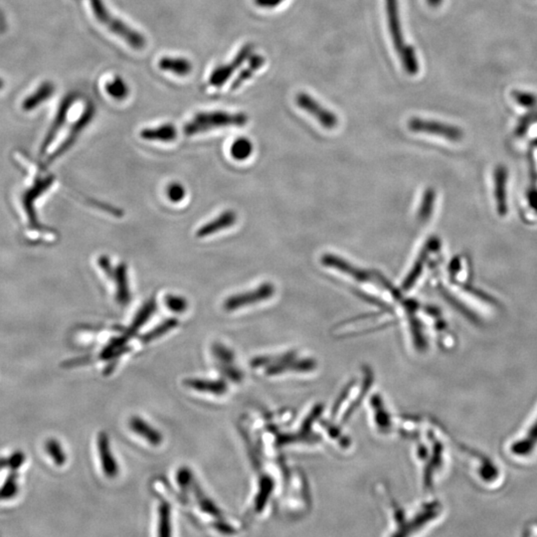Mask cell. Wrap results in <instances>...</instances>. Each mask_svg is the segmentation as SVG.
I'll return each instance as SVG.
<instances>
[{"label":"cell","instance_id":"22","mask_svg":"<svg viewBox=\"0 0 537 537\" xmlns=\"http://www.w3.org/2000/svg\"><path fill=\"white\" fill-rule=\"evenodd\" d=\"M158 67L160 70L174 73L181 77L190 74L193 71V64L190 61L179 57H163L158 61Z\"/></svg>","mask_w":537,"mask_h":537},{"label":"cell","instance_id":"15","mask_svg":"<svg viewBox=\"0 0 537 537\" xmlns=\"http://www.w3.org/2000/svg\"><path fill=\"white\" fill-rule=\"evenodd\" d=\"M321 264L328 268L337 270L345 275L351 277L354 280L365 283V281H372L373 277L370 272L366 270L358 268L354 266L351 263L347 261L344 258L337 256L333 254H325L321 257Z\"/></svg>","mask_w":537,"mask_h":537},{"label":"cell","instance_id":"8","mask_svg":"<svg viewBox=\"0 0 537 537\" xmlns=\"http://www.w3.org/2000/svg\"><path fill=\"white\" fill-rule=\"evenodd\" d=\"M275 293L276 288L274 287L273 284L264 283L254 290L249 291V292L231 295L224 302V309L227 312H234L250 306V305L266 302V300L271 299Z\"/></svg>","mask_w":537,"mask_h":537},{"label":"cell","instance_id":"35","mask_svg":"<svg viewBox=\"0 0 537 537\" xmlns=\"http://www.w3.org/2000/svg\"><path fill=\"white\" fill-rule=\"evenodd\" d=\"M25 458L23 452L16 451L8 458L0 459V468H7L11 470H18L25 462Z\"/></svg>","mask_w":537,"mask_h":537},{"label":"cell","instance_id":"31","mask_svg":"<svg viewBox=\"0 0 537 537\" xmlns=\"http://www.w3.org/2000/svg\"><path fill=\"white\" fill-rule=\"evenodd\" d=\"M46 451L58 467H62L67 461V456H66L65 452L63 451L62 446L55 439H49L47 441Z\"/></svg>","mask_w":537,"mask_h":537},{"label":"cell","instance_id":"32","mask_svg":"<svg viewBox=\"0 0 537 537\" xmlns=\"http://www.w3.org/2000/svg\"><path fill=\"white\" fill-rule=\"evenodd\" d=\"M197 498L198 505H200L202 512L211 515V517H215L216 519H222L223 515H222L221 510H220L219 508H217L216 505L210 498L201 494L200 491H198Z\"/></svg>","mask_w":537,"mask_h":537},{"label":"cell","instance_id":"2","mask_svg":"<svg viewBox=\"0 0 537 537\" xmlns=\"http://www.w3.org/2000/svg\"><path fill=\"white\" fill-rule=\"evenodd\" d=\"M247 122V115L243 113H227L224 111L202 112L186 123L183 132L186 136L193 137L222 127H244Z\"/></svg>","mask_w":537,"mask_h":537},{"label":"cell","instance_id":"41","mask_svg":"<svg viewBox=\"0 0 537 537\" xmlns=\"http://www.w3.org/2000/svg\"><path fill=\"white\" fill-rule=\"evenodd\" d=\"M220 369H221V372L227 376L231 382H240L241 380H242L243 375L242 373H241V371H239V369L237 368L229 366L228 363H222Z\"/></svg>","mask_w":537,"mask_h":537},{"label":"cell","instance_id":"36","mask_svg":"<svg viewBox=\"0 0 537 537\" xmlns=\"http://www.w3.org/2000/svg\"><path fill=\"white\" fill-rule=\"evenodd\" d=\"M165 305L170 311L181 314L186 312L188 307V302L181 295H167L165 297Z\"/></svg>","mask_w":537,"mask_h":537},{"label":"cell","instance_id":"13","mask_svg":"<svg viewBox=\"0 0 537 537\" xmlns=\"http://www.w3.org/2000/svg\"><path fill=\"white\" fill-rule=\"evenodd\" d=\"M76 100H77V96L74 93L68 94L67 96L64 97L62 102L59 105L58 110H57L55 118H54L53 122H52L50 127L45 136L43 143L41 144L42 155L49 150L51 144L55 141L56 137L58 136L59 132L62 130L66 120H67L68 113L74 105Z\"/></svg>","mask_w":537,"mask_h":537},{"label":"cell","instance_id":"33","mask_svg":"<svg viewBox=\"0 0 537 537\" xmlns=\"http://www.w3.org/2000/svg\"><path fill=\"white\" fill-rule=\"evenodd\" d=\"M449 267H450L449 271H450V274L455 281L461 273H463L468 277L470 276V268H468L470 266H468L467 258H454L453 261L451 262L450 266Z\"/></svg>","mask_w":537,"mask_h":537},{"label":"cell","instance_id":"11","mask_svg":"<svg viewBox=\"0 0 537 537\" xmlns=\"http://www.w3.org/2000/svg\"><path fill=\"white\" fill-rule=\"evenodd\" d=\"M254 49V44L247 43L244 45L242 48L239 50L237 55L234 57L233 60L230 63L219 66V67L213 71L209 77V85H211L213 87L223 86L230 79L234 72L238 70L248 59H250V57L253 55Z\"/></svg>","mask_w":537,"mask_h":537},{"label":"cell","instance_id":"42","mask_svg":"<svg viewBox=\"0 0 537 537\" xmlns=\"http://www.w3.org/2000/svg\"><path fill=\"white\" fill-rule=\"evenodd\" d=\"M213 527H214L217 531L224 534H233L234 532H235V529H234L232 525L227 524V522H224L222 519H219L218 522H215V524H213Z\"/></svg>","mask_w":537,"mask_h":537},{"label":"cell","instance_id":"3","mask_svg":"<svg viewBox=\"0 0 537 537\" xmlns=\"http://www.w3.org/2000/svg\"><path fill=\"white\" fill-rule=\"evenodd\" d=\"M90 6L97 20L105 26L113 34L117 35L125 43L136 50H141L146 46V39L141 33L136 32L131 26L125 25L120 18H115L106 8L103 0H89Z\"/></svg>","mask_w":537,"mask_h":537},{"label":"cell","instance_id":"27","mask_svg":"<svg viewBox=\"0 0 537 537\" xmlns=\"http://www.w3.org/2000/svg\"><path fill=\"white\" fill-rule=\"evenodd\" d=\"M105 89L106 94L117 101L125 100L130 94L127 83L120 77H115L111 81L106 82Z\"/></svg>","mask_w":537,"mask_h":537},{"label":"cell","instance_id":"26","mask_svg":"<svg viewBox=\"0 0 537 537\" xmlns=\"http://www.w3.org/2000/svg\"><path fill=\"white\" fill-rule=\"evenodd\" d=\"M177 326H179V321H177L176 319L172 318L167 319V321H163V323L156 326L153 330H151V331H148V333H146V335H144L143 337H141V342H144V344H150V342H153V340H158V338L162 337L163 335L169 333V331L174 330Z\"/></svg>","mask_w":537,"mask_h":537},{"label":"cell","instance_id":"38","mask_svg":"<svg viewBox=\"0 0 537 537\" xmlns=\"http://www.w3.org/2000/svg\"><path fill=\"white\" fill-rule=\"evenodd\" d=\"M167 197L174 203H179L186 197V188L179 182H172L167 189Z\"/></svg>","mask_w":537,"mask_h":537},{"label":"cell","instance_id":"1","mask_svg":"<svg viewBox=\"0 0 537 537\" xmlns=\"http://www.w3.org/2000/svg\"><path fill=\"white\" fill-rule=\"evenodd\" d=\"M385 4H386L388 26H389V32L395 50L398 54L404 70L409 75H416L419 72L420 66H419L415 50L411 45L406 43L405 38H404L401 20H400L398 0H385Z\"/></svg>","mask_w":537,"mask_h":537},{"label":"cell","instance_id":"28","mask_svg":"<svg viewBox=\"0 0 537 537\" xmlns=\"http://www.w3.org/2000/svg\"><path fill=\"white\" fill-rule=\"evenodd\" d=\"M253 144L249 139L238 138L232 144L230 153L232 158L236 160H246L253 153Z\"/></svg>","mask_w":537,"mask_h":537},{"label":"cell","instance_id":"29","mask_svg":"<svg viewBox=\"0 0 537 537\" xmlns=\"http://www.w3.org/2000/svg\"><path fill=\"white\" fill-rule=\"evenodd\" d=\"M522 209L524 210L525 218H529V221H533L537 218V188L531 189L525 194L522 201Z\"/></svg>","mask_w":537,"mask_h":537},{"label":"cell","instance_id":"30","mask_svg":"<svg viewBox=\"0 0 537 537\" xmlns=\"http://www.w3.org/2000/svg\"><path fill=\"white\" fill-rule=\"evenodd\" d=\"M18 474L16 470H11V474L0 487V501L11 500L18 494L19 491L18 484Z\"/></svg>","mask_w":537,"mask_h":537},{"label":"cell","instance_id":"43","mask_svg":"<svg viewBox=\"0 0 537 537\" xmlns=\"http://www.w3.org/2000/svg\"><path fill=\"white\" fill-rule=\"evenodd\" d=\"M285 0H254L255 4L262 8H274L280 6Z\"/></svg>","mask_w":537,"mask_h":537},{"label":"cell","instance_id":"19","mask_svg":"<svg viewBox=\"0 0 537 537\" xmlns=\"http://www.w3.org/2000/svg\"><path fill=\"white\" fill-rule=\"evenodd\" d=\"M55 92L53 83L45 81L35 90L29 96L26 97L22 103V109L25 112H32L51 98Z\"/></svg>","mask_w":537,"mask_h":537},{"label":"cell","instance_id":"34","mask_svg":"<svg viewBox=\"0 0 537 537\" xmlns=\"http://www.w3.org/2000/svg\"><path fill=\"white\" fill-rule=\"evenodd\" d=\"M534 426L536 427L532 428L531 434L525 438L522 443L517 444L513 447L512 451L515 453L519 454V455H525V454L529 453L533 448L537 441V423Z\"/></svg>","mask_w":537,"mask_h":537},{"label":"cell","instance_id":"24","mask_svg":"<svg viewBox=\"0 0 537 537\" xmlns=\"http://www.w3.org/2000/svg\"><path fill=\"white\" fill-rule=\"evenodd\" d=\"M436 198L437 194L434 189L428 188L427 190H425L417 214V218L421 223H425V222L431 218L435 209Z\"/></svg>","mask_w":537,"mask_h":537},{"label":"cell","instance_id":"16","mask_svg":"<svg viewBox=\"0 0 537 537\" xmlns=\"http://www.w3.org/2000/svg\"><path fill=\"white\" fill-rule=\"evenodd\" d=\"M98 451L100 455L102 470L109 479H113L119 475V465L113 458L111 451L110 440L106 432L99 433L98 435Z\"/></svg>","mask_w":537,"mask_h":537},{"label":"cell","instance_id":"25","mask_svg":"<svg viewBox=\"0 0 537 537\" xmlns=\"http://www.w3.org/2000/svg\"><path fill=\"white\" fill-rule=\"evenodd\" d=\"M158 536H172V508L165 501H162L158 508Z\"/></svg>","mask_w":537,"mask_h":537},{"label":"cell","instance_id":"17","mask_svg":"<svg viewBox=\"0 0 537 537\" xmlns=\"http://www.w3.org/2000/svg\"><path fill=\"white\" fill-rule=\"evenodd\" d=\"M237 222V214L233 210H226L212 221L201 226L196 232L198 238H207L226 229L231 228Z\"/></svg>","mask_w":537,"mask_h":537},{"label":"cell","instance_id":"39","mask_svg":"<svg viewBox=\"0 0 537 537\" xmlns=\"http://www.w3.org/2000/svg\"><path fill=\"white\" fill-rule=\"evenodd\" d=\"M213 354L221 363L230 364L234 359L233 352L227 349L225 345L221 344H215L213 345Z\"/></svg>","mask_w":537,"mask_h":537},{"label":"cell","instance_id":"4","mask_svg":"<svg viewBox=\"0 0 537 537\" xmlns=\"http://www.w3.org/2000/svg\"><path fill=\"white\" fill-rule=\"evenodd\" d=\"M156 311V300L155 298H151L146 304L141 307L137 316H134V321H132V325L127 328L125 333L120 335L119 337L113 338L111 340L105 349L102 350L101 358L109 361V359L116 358V357L120 356L123 352L129 351V347H127V342L131 338L134 337L137 335V333L144 325L146 321H148L153 316V312Z\"/></svg>","mask_w":537,"mask_h":537},{"label":"cell","instance_id":"5","mask_svg":"<svg viewBox=\"0 0 537 537\" xmlns=\"http://www.w3.org/2000/svg\"><path fill=\"white\" fill-rule=\"evenodd\" d=\"M54 181L55 179L53 175H48V176L38 175L32 186H27L21 193V197L19 196V205L25 217L26 228L32 229L33 231L43 230V227L38 222L36 211L34 209L35 201H37L42 194L51 188Z\"/></svg>","mask_w":537,"mask_h":537},{"label":"cell","instance_id":"18","mask_svg":"<svg viewBox=\"0 0 537 537\" xmlns=\"http://www.w3.org/2000/svg\"><path fill=\"white\" fill-rule=\"evenodd\" d=\"M129 426L132 431L138 434L139 436L144 438L151 446H160L162 443L163 437L162 433L156 430L151 424H148V422H146L144 419L134 416V417H132L131 420H130Z\"/></svg>","mask_w":537,"mask_h":537},{"label":"cell","instance_id":"7","mask_svg":"<svg viewBox=\"0 0 537 537\" xmlns=\"http://www.w3.org/2000/svg\"><path fill=\"white\" fill-rule=\"evenodd\" d=\"M408 129L413 132L439 137L452 143L462 141L463 137V131L460 127L446 124V123L421 119V118H412L409 120Z\"/></svg>","mask_w":537,"mask_h":537},{"label":"cell","instance_id":"37","mask_svg":"<svg viewBox=\"0 0 537 537\" xmlns=\"http://www.w3.org/2000/svg\"><path fill=\"white\" fill-rule=\"evenodd\" d=\"M176 482L183 493H188L193 486V473L188 468L182 467L177 470Z\"/></svg>","mask_w":537,"mask_h":537},{"label":"cell","instance_id":"23","mask_svg":"<svg viewBox=\"0 0 537 537\" xmlns=\"http://www.w3.org/2000/svg\"><path fill=\"white\" fill-rule=\"evenodd\" d=\"M264 64V57L261 55L251 56L247 67L241 71L237 77H236V79L232 83L230 88L231 91H236V90H238L239 88L242 86L244 83L247 82L248 80L251 79L252 76L254 75L258 70L261 69Z\"/></svg>","mask_w":537,"mask_h":537},{"label":"cell","instance_id":"44","mask_svg":"<svg viewBox=\"0 0 537 537\" xmlns=\"http://www.w3.org/2000/svg\"><path fill=\"white\" fill-rule=\"evenodd\" d=\"M442 2H443V0H427L428 6L433 7V8H436V7L441 6Z\"/></svg>","mask_w":537,"mask_h":537},{"label":"cell","instance_id":"14","mask_svg":"<svg viewBox=\"0 0 537 537\" xmlns=\"http://www.w3.org/2000/svg\"><path fill=\"white\" fill-rule=\"evenodd\" d=\"M441 249V241L439 238L432 237L427 241L425 244L423 249L421 250L420 254L417 261L414 263L413 268L409 272L408 275L404 279L403 284H402V288L403 291H409L415 286L416 281L420 278L421 274H422L423 269H424L425 263L428 261V258L433 253H436Z\"/></svg>","mask_w":537,"mask_h":537},{"label":"cell","instance_id":"40","mask_svg":"<svg viewBox=\"0 0 537 537\" xmlns=\"http://www.w3.org/2000/svg\"><path fill=\"white\" fill-rule=\"evenodd\" d=\"M513 98L519 105L524 106V108H531V106H536L537 103V98L533 94L526 93V92H515L513 93Z\"/></svg>","mask_w":537,"mask_h":537},{"label":"cell","instance_id":"9","mask_svg":"<svg viewBox=\"0 0 537 537\" xmlns=\"http://www.w3.org/2000/svg\"><path fill=\"white\" fill-rule=\"evenodd\" d=\"M95 115H96V108H95L94 104L88 103L79 119L76 120L72 127H71L68 136L66 137L62 144L54 151V153L49 158L48 162H54L57 158L62 156L64 153H67L74 146L78 138L81 136L83 131H85L88 125H90V123L93 120Z\"/></svg>","mask_w":537,"mask_h":537},{"label":"cell","instance_id":"21","mask_svg":"<svg viewBox=\"0 0 537 537\" xmlns=\"http://www.w3.org/2000/svg\"><path fill=\"white\" fill-rule=\"evenodd\" d=\"M184 385L200 392H207L214 395H223L228 391V386L223 380H207L190 378L184 380Z\"/></svg>","mask_w":537,"mask_h":537},{"label":"cell","instance_id":"10","mask_svg":"<svg viewBox=\"0 0 537 537\" xmlns=\"http://www.w3.org/2000/svg\"><path fill=\"white\" fill-rule=\"evenodd\" d=\"M295 104L300 109L309 113L312 118L318 120L319 125L325 129L333 130L337 127V115L321 106L316 99L312 98L309 94H298L295 96Z\"/></svg>","mask_w":537,"mask_h":537},{"label":"cell","instance_id":"20","mask_svg":"<svg viewBox=\"0 0 537 537\" xmlns=\"http://www.w3.org/2000/svg\"><path fill=\"white\" fill-rule=\"evenodd\" d=\"M139 136L144 141L172 143L177 138V130L174 125L165 124L141 130Z\"/></svg>","mask_w":537,"mask_h":537},{"label":"cell","instance_id":"45","mask_svg":"<svg viewBox=\"0 0 537 537\" xmlns=\"http://www.w3.org/2000/svg\"><path fill=\"white\" fill-rule=\"evenodd\" d=\"M4 82L2 81V79H0V90L4 89Z\"/></svg>","mask_w":537,"mask_h":537},{"label":"cell","instance_id":"6","mask_svg":"<svg viewBox=\"0 0 537 537\" xmlns=\"http://www.w3.org/2000/svg\"><path fill=\"white\" fill-rule=\"evenodd\" d=\"M98 265L106 276L115 283L117 302L122 306L129 304L131 300V291H130L127 265L122 263L113 267L108 256L99 257Z\"/></svg>","mask_w":537,"mask_h":537},{"label":"cell","instance_id":"12","mask_svg":"<svg viewBox=\"0 0 537 537\" xmlns=\"http://www.w3.org/2000/svg\"><path fill=\"white\" fill-rule=\"evenodd\" d=\"M493 198L496 214L505 217L508 213V172L503 165L494 170Z\"/></svg>","mask_w":537,"mask_h":537}]
</instances>
